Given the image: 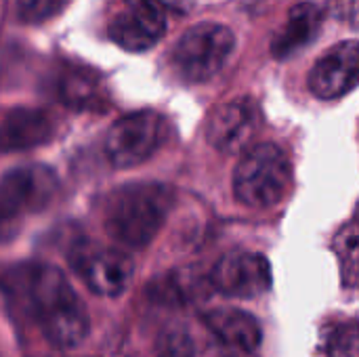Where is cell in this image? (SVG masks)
I'll return each mask as SVG.
<instances>
[{"label": "cell", "mask_w": 359, "mask_h": 357, "mask_svg": "<svg viewBox=\"0 0 359 357\" xmlns=\"http://www.w3.org/2000/svg\"><path fill=\"white\" fill-rule=\"evenodd\" d=\"M204 324L208 326V330L221 339L225 345L244 351V353H252L255 349H259L261 341H263V332L259 322L240 309H210L202 316Z\"/></svg>", "instance_id": "7c38bea8"}, {"label": "cell", "mask_w": 359, "mask_h": 357, "mask_svg": "<svg viewBox=\"0 0 359 357\" xmlns=\"http://www.w3.org/2000/svg\"><path fill=\"white\" fill-rule=\"evenodd\" d=\"M69 261L82 282L101 297L122 295L133 278V261L107 246L82 244L72 250Z\"/></svg>", "instance_id": "52a82bcc"}, {"label": "cell", "mask_w": 359, "mask_h": 357, "mask_svg": "<svg viewBox=\"0 0 359 357\" xmlns=\"http://www.w3.org/2000/svg\"><path fill=\"white\" fill-rule=\"evenodd\" d=\"M59 189L55 173L42 164H27L4 173L0 183V217L8 223L15 217L46 208Z\"/></svg>", "instance_id": "8992f818"}, {"label": "cell", "mask_w": 359, "mask_h": 357, "mask_svg": "<svg viewBox=\"0 0 359 357\" xmlns=\"http://www.w3.org/2000/svg\"><path fill=\"white\" fill-rule=\"evenodd\" d=\"M172 204V191L162 183H133L116 189L103 208L107 234L128 246H147L164 225Z\"/></svg>", "instance_id": "7a4b0ae2"}, {"label": "cell", "mask_w": 359, "mask_h": 357, "mask_svg": "<svg viewBox=\"0 0 359 357\" xmlns=\"http://www.w3.org/2000/svg\"><path fill=\"white\" fill-rule=\"evenodd\" d=\"M67 2L69 0H17V15L27 23H40L61 13Z\"/></svg>", "instance_id": "d6986e66"}, {"label": "cell", "mask_w": 359, "mask_h": 357, "mask_svg": "<svg viewBox=\"0 0 359 357\" xmlns=\"http://www.w3.org/2000/svg\"><path fill=\"white\" fill-rule=\"evenodd\" d=\"M126 2V0H124ZM166 32V11L147 2H126L109 21V38L130 53L151 48Z\"/></svg>", "instance_id": "30bf717a"}, {"label": "cell", "mask_w": 359, "mask_h": 357, "mask_svg": "<svg viewBox=\"0 0 359 357\" xmlns=\"http://www.w3.org/2000/svg\"><path fill=\"white\" fill-rule=\"evenodd\" d=\"M59 99L74 109H101L105 90L101 78L86 67H65L57 82Z\"/></svg>", "instance_id": "9a60e30c"}, {"label": "cell", "mask_w": 359, "mask_h": 357, "mask_svg": "<svg viewBox=\"0 0 359 357\" xmlns=\"http://www.w3.org/2000/svg\"><path fill=\"white\" fill-rule=\"evenodd\" d=\"M53 137L50 118L32 107H13L2 120V149H29L46 143Z\"/></svg>", "instance_id": "4fadbf2b"}, {"label": "cell", "mask_w": 359, "mask_h": 357, "mask_svg": "<svg viewBox=\"0 0 359 357\" xmlns=\"http://www.w3.org/2000/svg\"><path fill=\"white\" fill-rule=\"evenodd\" d=\"M320 19L322 13L313 2H301L292 6L284 27L271 42V53L278 59H286L299 48L307 46L320 29Z\"/></svg>", "instance_id": "5bb4252c"}, {"label": "cell", "mask_w": 359, "mask_h": 357, "mask_svg": "<svg viewBox=\"0 0 359 357\" xmlns=\"http://www.w3.org/2000/svg\"><path fill=\"white\" fill-rule=\"evenodd\" d=\"M126 2H147V4H154L162 11H177V13H181V8L185 6L183 0H126Z\"/></svg>", "instance_id": "7402d4cb"}, {"label": "cell", "mask_w": 359, "mask_h": 357, "mask_svg": "<svg viewBox=\"0 0 359 357\" xmlns=\"http://www.w3.org/2000/svg\"><path fill=\"white\" fill-rule=\"evenodd\" d=\"M212 288L231 299H255L271 286V265L263 255H225L210 274Z\"/></svg>", "instance_id": "ba28073f"}, {"label": "cell", "mask_w": 359, "mask_h": 357, "mask_svg": "<svg viewBox=\"0 0 359 357\" xmlns=\"http://www.w3.org/2000/svg\"><path fill=\"white\" fill-rule=\"evenodd\" d=\"M212 288L210 278H204L198 271L183 269L172 271L160 278L154 286H149V292L160 303H194L200 299H206Z\"/></svg>", "instance_id": "2e32d148"}, {"label": "cell", "mask_w": 359, "mask_h": 357, "mask_svg": "<svg viewBox=\"0 0 359 357\" xmlns=\"http://www.w3.org/2000/svg\"><path fill=\"white\" fill-rule=\"evenodd\" d=\"M355 219H358V223H359V208H358V213H355Z\"/></svg>", "instance_id": "603a6c76"}, {"label": "cell", "mask_w": 359, "mask_h": 357, "mask_svg": "<svg viewBox=\"0 0 359 357\" xmlns=\"http://www.w3.org/2000/svg\"><path fill=\"white\" fill-rule=\"evenodd\" d=\"M292 179L286 154L273 143L250 147L238 162L233 173V194L250 208H269L278 204Z\"/></svg>", "instance_id": "3957f363"}, {"label": "cell", "mask_w": 359, "mask_h": 357, "mask_svg": "<svg viewBox=\"0 0 359 357\" xmlns=\"http://www.w3.org/2000/svg\"><path fill=\"white\" fill-rule=\"evenodd\" d=\"M326 11L330 17L359 27V0H328Z\"/></svg>", "instance_id": "44dd1931"}, {"label": "cell", "mask_w": 359, "mask_h": 357, "mask_svg": "<svg viewBox=\"0 0 359 357\" xmlns=\"http://www.w3.org/2000/svg\"><path fill=\"white\" fill-rule=\"evenodd\" d=\"M6 292L19 297L48 343L59 349L78 347L88 337V314L65 276L50 265H25L6 274Z\"/></svg>", "instance_id": "6da1fadb"}, {"label": "cell", "mask_w": 359, "mask_h": 357, "mask_svg": "<svg viewBox=\"0 0 359 357\" xmlns=\"http://www.w3.org/2000/svg\"><path fill=\"white\" fill-rule=\"evenodd\" d=\"M156 357H196V349L187 332L170 330L160 339Z\"/></svg>", "instance_id": "ffe728a7"}, {"label": "cell", "mask_w": 359, "mask_h": 357, "mask_svg": "<svg viewBox=\"0 0 359 357\" xmlns=\"http://www.w3.org/2000/svg\"><path fill=\"white\" fill-rule=\"evenodd\" d=\"M328 357H359V322L339 324L328 341H326Z\"/></svg>", "instance_id": "ac0fdd59"}, {"label": "cell", "mask_w": 359, "mask_h": 357, "mask_svg": "<svg viewBox=\"0 0 359 357\" xmlns=\"http://www.w3.org/2000/svg\"><path fill=\"white\" fill-rule=\"evenodd\" d=\"M259 128V109L255 101L242 97L223 103L208 120V143L221 154H240L248 147L252 135Z\"/></svg>", "instance_id": "8fae6325"}, {"label": "cell", "mask_w": 359, "mask_h": 357, "mask_svg": "<svg viewBox=\"0 0 359 357\" xmlns=\"http://www.w3.org/2000/svg\"><path fill=\"white\" fill-rule=\"evenodd\" d=\"M233 34L221 23L191 25L172 48V65L187 82H206L217 76L233 50Z\"/></svg>", "instance_id": "277c9868"}, {"label": "cell", "mask_w": 359, "mask_h": 357, "mask_svg": "<svg viewBox=\"0 0 359 357\" xmlns=\"http://www.w3.org/2000/svg\"><path fill=\"white\" fill-rule=\"evenodd\" d=\"M359 84V42L345 40L328 48L309 72V90L318 99H339Z\"/></svg>", "instance_id": "9c48e42d"}, {"label": "cell", "mask_w": 359, "mask_h": 357, "mask_svg": "<svg viewBox=\"0 0 359 357\" xmlns=\"http://www.w3.org/2000/svg\"><path fill=\"white\" fill-rule=\"evenodd\" d=\"M164 141V118L151 109L120 118L105 137V154L116 168L145 162Z\"/></svg>", "instance_id": "5b68a950"}, {"label": "cell", "mask_w": 359, "mask_h": 357, "mask_svg": "<svg viewBox=\"0 0 359 357\" xmlns=\"http://www.w3.org/2000/svg\"><path fill=\"white\" fill-rule=\"evenodd\" d=\"M334 250L341 265L343 284L359 288V223L345 225L334 238Z\"/></svg>", "instance_id": "e0dca14e"}]
</instances>
